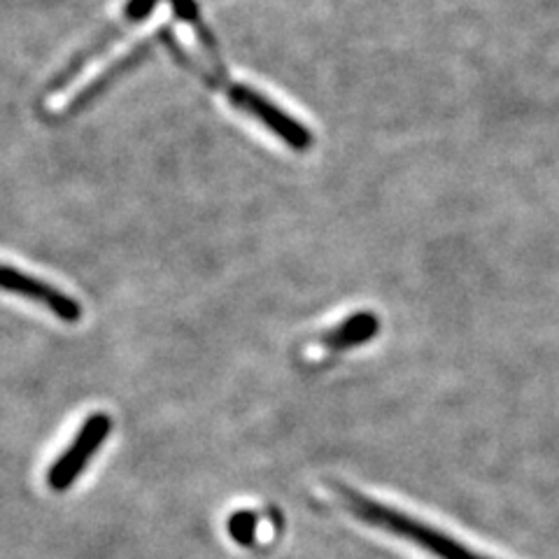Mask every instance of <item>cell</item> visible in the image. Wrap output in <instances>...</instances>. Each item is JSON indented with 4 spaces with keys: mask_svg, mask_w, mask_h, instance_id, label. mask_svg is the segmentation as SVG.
<instances>
[{
    "mask_svg": "<svg viewBox=\"0 0 559 559\" xmlns=\"http://www.w3.org/2000/svg\"><path fill=\"white\" fill-rule=\"evenodd\" d=\"M341 495L345 499L347 509L357 518L373 524L378 530H384L399 538L408 540V544L427 550L436 559H489L480 552H474L471 548L462 546L460 540H454L452 536L429 527V524H425L423 520L411 518L396 509H390V506H382L380 501H373L369 497H361L359 492H353V489L343 487Z\"/></svg>",
    "mask_w": 559,
    "mask_h": 559,
    "instance_id": "cell-1",
    "label": "cell"
},
{
    "mask_svg": "<svg viewBox=\"0 0 559 559\" xmlns=\"http://www.w3.org/2000/svg\"><path fill=\"white\" fill-rule=\"evenodd\" d=\"M229 98L238 105L240 110L250 112L252 117H257L259 121H264V124L285 140L287 145H292L294 150H306L310 145V133L304 124L299 121H294L292 117H287L283 110H277L271 100H266L261 94H257L250 86H242V84H229V90H226Z\"/></svg>",
    "mask_w": 559,
    "mask_h": 559,
    "instance_id": "cell-5",
    "label": "cell"
},
{
    "mask_svg": "<svg viewBox=\"0 0 559 559\" xmlns=\"http://www.w3.org/2000/svg\"><path fill=\"white\" fill-rule=\"evenodd\" d=\"M152 8H154V0H131L129 14L138 16V14H145V12H150Z\"/></svg>",
    "mask_w": 559,
    "mask_h": 559,
    "instance_id": "cell-8",
    "label": "cell"
},
{
    "mask_svg": "<svg viewBox=\"0 0 559 559\" xmlns=\"http://www.w3.org/2000/svg\"><path fill=\"white\" fill-rule=\"evenodd\" d=\"M110 429H112V423L105 413H96L92 417H86V423L82 425L78 439L70 443V448L49 468L47 483L51 489H55V492H66V489L82 476V471L86 468V462L94 457L98 448L105 443V439H108Z\"/></svg>",
    "mask_w": 559,
    "mask_h": 559,
    "instance_id": "cell-2",
    "label": "cell"
},
{
    "mask_svg": "<svg viewBox=\"0 0 559 559\" xmlns=\"http://www.w3.org/2000/svg\"><path fill=\"white\" fill-rule=\"evenodd\" d=\"M164 16H166V12H159L156 16H152L150 24H145L143 28H138V31L131 33V35H127L124 40L112 45L108 51H105V55H100L98 59H94L90 66H84L73 80H70L66 86H61V90L49 98V103H47L49 110H51V112H59V110L68 108V105L80 96L82 90H86V86H90L96 78H100V73H105V70H108L112 63H117L121 57H127L129 51H133L140 43H143V40L147 38V35H150L154 28H159V26L164 24Z\"/></svg>",
    "mask_w": 559,
    "mask_h": 559,
    "instance_id": "cell-3",
    "label": "cell"
},
{
    "mask_svg": "<svg viewBox=\"0 0 559 559\" xmlns=\"http://www.w3.org/2000/svg\"><path fill=\"white\" fill-rule=\"evenodd\" d=\"M231 536L242 546H250L254 532H257V518L252 513H236L229 522Z\"/></svg>",
    "mask_w": 559,
    "mask_h": 559,
    "instance_id": "cell-7",
    "label": "cell"
},
{
    "mask_svg": "<svg viewBox=\"0 0 559 559\" xmlns=\"http://www.w3.org/2000/svg\"><path fill=\"white\" fill-rule=\"evenodd\" d=\"M378 318L371 312H359L347 318L343 324L336 329H331L329 334L322 338V343L331 349H347V347H357L366 341H371L378 334Z\"/></svg>",
    "mask_w": 559,
    "mask_h": 559,
    "instance_id": "cell-6",
    "label": "cell"
},
{
    "mask_svg": "<svg viewBox=\"0 0 559 559\" xmlns=\"http://www.w3.org/2000/svg\"><path fill=\"white\" fill-rule=\"evenodd\" d=\"M0 289H5L10 294H20L28 301L45 306L49 312H55L57 318L63 322L75 324L82 318V306L75 299H70L68 294L43 283V280H38V277H33L28 273H22V271H16L5 264H0Z\"/></svg>",
    "mask_w": 559,
    "mask_h": 559,
    "instance_id": "cell-4",
    "label": "cell"
}]
</instances>
